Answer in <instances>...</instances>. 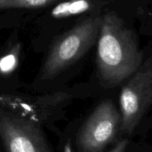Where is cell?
Listing matches in <instances>:
<instances>
[{
	"label": "cell",
	"instance_id": "8992f818",
	"mask_svg": "<svg viewBox=\"0 0 152 152\" xmlns=\"http://www.w3.org/2000/svg\"><path fill=\"white\" fill-rule=\"evenodd\" d=\"M65 99V94H54L32 100L19 96L0 95V105L12 114L27 120L39 123L47 116L48 108L56 105Z\"/></svg>",
	"mask_w": 152,
	"mask_h": 152
},
{
	"label": "cell",
	"instance_id": "52a82bcc",
	"mask_svg": "<svg viewBox=\"0 0 152 152\" xmlns=\"http://www.w3.org/2000/svg\"><path fill=\"white\" fill-rule=\"evenodd\" d=\"M91 8L89 0H69L59 3L53 7L51 11V16L54 18L70 17L81 14L88 11Z\"/></svg>",
	"mask_w": 152,
	"mask_h": 152
},
{
	"label": "cell",
	"instance_id": "277c9868",
	"mask_svg": "<svg viewBox=\"0 0 152 152\" xmlns=\"http://www.w3.org/2000/svg\"><path fill=\"white\" fill-rule=\"evenodd\" d=\"M120 121V114L112 102L101 103L79 134V152H102L118 133Z\"/></svg>",
	"mask_w": 152,
	"mask_h": 152
},
{
	"label": "cell",
	"instance_id": "ba28073f",
	"mask_svg": "<svg viewBox=\"0 0 152 152\" xmlns=\"http://www.w3.org/2000/svg\"><path fill=\"white\" fill-rule=\"evenodd\" d=\"M56 0H0V10L18 7H39L53 3Z\"/></svg>",
	"mask_w": 152,
	"mask_h": 152
},
{
	"label": "cell",
	"instance_id": "8fae6325",
	"mask_svg": "<svg viewBox=\"0 0 152 152\" xmlns=\"http://www.w3.org/2000/svg\"><path fill=\"white\" fill-rule=\"evenodd\" d=\"M63 152H74L72 149V145H71V140L67 141L66 143L64 145V151Z\"/></svg>",
	"mask_w": 152,
	"mask_h": 152
},
{
	"label": "cell",
	"instance_id": "6da1fadb",
	"mask_svg": "<svg viewBox=\"0 0 152 152\" xmlns=\"http://www.w3.org/2000/svg\"><path fill=\"white\" fill-rule=\"evenodd\" d=\"M97 62L102 80L116 85L134 74L142 65V54L134 34L117 16L100 19Z\"/></svg>",
	"mask_w": 152,
	"mask_h": 152
},
{
	"label": "cell",
	"instance_id": "3957f363",
	"mask_svg": "<svg viewBox=\"0 0 152 152\" xmlns=\"http://www.w3.org/2000/svg\"><path fill=\"white\" fill-rule=\"evenodd\" d=\"M152 102V64L149 59L138 68L122 88L120 96V130L132 134Z\"/></svg>",
	"mask_w": 152,
	"mask_h": 152
},
{
	"label": "cell",
	"instance_id": "30bf717a",
	"mask_svg": "<svg viewBox=\"0 0 152 152\" xmlns=\"http://www.w3.org/2000/svg\"><path fill=\"white\" fill-rule=\"evenodd\" d=\"M128 145H129V140L126 139L117 142V144L114 146V148L111 149V151L109 152H125Z\"/></svg>",
	"mask_w": 152,
	"mask_h": 152
},
{
	"label": "cell",
	"instance_id": "9c48e42d",
	"mask_svg": "<svg viewBox=\"0 0 152 152\" xmlns=\"http://www.w3.org/2000/svg\"><path fill=\"white\" fill-rule=\"evenodd\" d=\"M17 62L18 50L16 48L0 59V73L2 74L10 73L16 68Z\"/></svg>",
	"mask_w": 152,
	"mask_h": 152
},
{
	"label": "cell",
	"instance_id": "5b68a950",
	"mask_svg": "<svg viewBox=\"0 0 152 152\" xmlns=\"http://www.w3.org/2000/svg\"><path fill=\"white\" fill-rule=\"evenodd\" d=\"M0 137L7 152H51L37 123L1 110Z\"/></svg>",
	"mask_w": 152,
	"mask_h": 152
},
{
	"label": "cell",
	"instance_id": "7a4b0ae2",
	"mask_svg": "<svg viewBox=\"0 0 152 152\" xmlns=\"http://www.w3.org/2000/svg\"><path fill=\"white\" fill-rule=\"evenodd\" d=\"M100 19H86L55 42L43 66V79L53 78L88 50L98 37Z\"/></svg>",
	"mask_w": 152,
	"mask_h": 152
}]
</instances>
